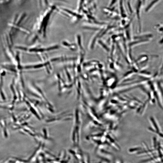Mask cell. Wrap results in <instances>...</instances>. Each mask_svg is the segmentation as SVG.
Here are the masks:
<instances>
[{"label": "cell", "instance_id": "3", "mask_svg": "<svg viewBox=\"0 0 163 163\" xmlns=\"http://www.w3.org/2000/svg\"><path fill=\"white\" fill-rule=\"evenodd\" d=\"M63 9V10L67 12L68 14H71V15H73V16H76L79 19H81L82 17V16H81V15L77 14L76 13L73 12L68 10V9Z\"/></svg>", "mask_w": 163, "mask_h": 163}, {"label": "cell", "instance_id": "4", "mask_svg": "<svg viewBox=\"0 0 163 163\" xmlns=\"http://www.w3.org/2000/svg\"><path fill=\"white\" fill-rule=\"evenodd\" d=\"M159 1V0H154L152 1L150 3L149 5L147 7V8H146L145 9L146 11H148L149 10V9H150L151 8H152V7Z\"/></svg>", "mask_w": 163, "mask_h": 163}, {"label": "cell", "instance_id": "8", "mask_svg": "<svg viewBox=\"0 0 163 163\" xmlns=\"http://www.w3.org/2000/svg\"><path fill=\"white\" fill-rule=\"evenodd\" d=\"M143 2H144L145 0H143Z\"/></svg>", "mask_w": 163, "mask_h": 163}, {"label": "cell", "instance_id": "1", "mask_svg": "<svg viewBox=\"0 0 163 163\" xmlns=\"http://www.w3.org/2000/svg\"><path fill=\"white\" fill-rule=\"evenodd\" d=\"M99 155L101 157L107 160L108 161H109L111 160L113 158V155L111 153L106 151L102 150L99 153Z\"/></svg>", "mask_w": 163, "mask_h": 163}, {"label": "cell", "instance_id": "2", "mask_svg": "<svg viewBox=\"0 0 163 163\" xmlns=\"http://www.w3.org/2000/svg\"><path fill=\"white\" fill-rule=\"evenodd\" d=\"M141 3V0H138L137 7H136V13L137 14V19L139 22H140V12Z\"/></svg>", "mask_w": 163, "mask_h": 163}, {"label": "cell", "instance_id": "7", "mask_svg": "<svg viewBox=\"0 0 163 163\" xmlns=\"http://www.w3.org/2000/svg\"><path fill=\"white\" fill-rule=\"evenodd\" d=\"M115 163H123L122 161L120 160V159H117L115 161Z\"/></svg>", "mask_w": 163, "mask_h": 163}, {"label": "cell", "instance_id": "6", "mask_svg": "<svg viewBox=\"0 0 163 163\" xmlns=\"http://www.w3.org/2000/svg\"><path fill=\"white\" fill-rule=\"evenodd\" d=\"M84 1V0H80V6H79V12H80V11L82 9V5L83 4Z\"/></svg>", "mask_w": 163, "mask_h": 163}, {"label": "cell", "instance_id": "5", "mask_svg": "<svg viewBox=\"0 0 163 163\" xmlns=\"http://www.w3.org/2000/svg\"><path fill=\"white\" fill-rule=\"evenodd\" d=\"M141 149V148H136L131 149L129 150V153L133 154V153H136V152L138 151Z\"/></svg>", "mask_w": 163, "mask_h": 163}]
</instances>
